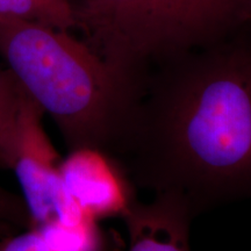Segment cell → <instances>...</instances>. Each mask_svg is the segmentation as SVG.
Returning a JSON list of instances; mask_svg holds the SVG:
<instances>
[{"mask_svg":"<svg viewBox=\"0 0 251 251\" xmlns=\"http://www.w3.org/2000/svg\"><path fill=\"white\" fill-rule=\"evenodd\" d=\"M174 57L227 41L251 20V0H159Z\"/></svg>","mask_w":251,"mask_h":251,"instance_id":"6","label":"cell"},{"mask_svg":"<svg viewBox=\"0 0 251 251\" xmlns=\"http://www.w3.org/2000/svg\"><path fill=\"white\" fill-rule=\"evenodd\" d=\"M69 151L61 161L59 172L72 201L97 221L124 218L137 199L134 181L120 159L89 147Z\"/></svg>","mask_w":251,"mask_h":251,"instance_id":"5","label":"cell"},{"mask_svg":"<svg viewBox=\"0 0 251 251\" xmlns=\"http://www.w3.org/2000/svg\"><path fill=\"white\" fill-rule=\"evenodd\" d=\"M0 21L35 23L63 30L77 27L70 0H0Z\"/></svg>","mask_w":251,"mask_h":251,"instance_id":"8","label":"cell"},{"mask_svg":"<svg viewBox=\"0 0 251 251\" xmlns=\"http://www.w3.org/2000/svg\"><path fill=\"white\" fill-rule=\"evenodd\" d=\"M0 55L69 150L120 155L143 83L114 70L69 30L41 24L0 21Z\"/></svg>","mask_w":251,"mask_h":251,"instance_id":"2","label":"cell"},{"mask_svg":"<svg viewBox=\"0 0 251 251\" xmlns=\"http://www.w3.org/2000/svg\"><path fill=\"white\" fill-rule=\"evenodd\" d=\"M8 228L12 229L14 227H12V226H9V225H6V224H4V222H0V237L11 234V231L8 233Z\"/></svg>","mask_w":251,"mask_h":251,"instance_id":"13","label":"cell"},{"mask_svg":"<svg viewBox=\"0 0 251 251\" xmlns=\"http://www.w3.org/2000/svg\"><path fill=\"white\" fill-rule=\"evenodd\" d=\"M75 11L84 42L130 79L174 57L159 0H83Z\"/></svg>","mask_w":251,"mask_h":251,"instance_id":"3","label":"cell"},{"mask_svg":"<svg viewBox=\"0 0 251 251\" xmlns=\"http://www.w3.org/2000/svg\"><path fill=\"white\" fill-rule=\"evenodd\" d=\"M23 86L11 71L0 70V170H6L5 142Z\"/></svg>","mask_w":251,"mask_h":251,"instance_id":"10","label":"cell"},{"mask_svg":"<svg viewBox=\"0 0 251 251\" xmlns=\"http://www.w3.org/2000/svg\"><path fill=\"white\" fill-rule=\"evenodd\" d=\"M0 222L12 227H31L29 214L24 199L0 186Z\"/></svg>","mask_w":251,"mask_h":251,"instance_id":"12","label":"cell"},{"mask_svg":"<svg viewBox=\"0 0 251 251\" xmlns=\"http://www.w3.org/2000/svg\"><path fill=\"white\" fill-rule=\"evenodd\" d=\"M118 158L192 218L251 199V46L224 41L157 65Z\"/></svg>","mask_w":251,"mask_h":251,"instance_id":"1","label":"cell"},{"mask_svg":"<svg viewBox=\"0 0 251 251\" xmlns=\"http://www.w3.org/2000/svg\"><path fill=\"white\" fill-rule=\"evenodd\" d=\"M0 251H61L43 236L39 228L0 237Z\"/></svg>","mask_w":251,"mask_h":251,"instance_id":"11","label":"cell"},{"mask_svg":"<svg viewBox=\"0 0 251 251\" xmlns=\"http://www.w3.org/2000/svg\"><path fill=\"white\" fill-rule=\"evenodd\" d=\"M128 251H191L192 215L180 203L164 197L137 200L124 218Z\"/></svg>","mask_w":251,"mask_h":251,"instance_id":"7","label":"cell"},{"mask_svg":"<svg viewBox=\"0 0 251 251\" xmlns=\"http://www.w3.org/2000/svg\"><path fill=\"white\" fill-rule=\"evenodd\" d=\"M47 240L61 251H101L102 235L98 221L85 219L78 222L52 220L36 227Z\"/></svg>","mask_w":251,"mask_h":251,"instance_id":"9","label":"cell"},{"mask_svg":"<svg viewBox=\"0 0 251 251\" xmlns=\"http://www.w3.org/2000/svg\"><path fill=\"white\" fill-rule=\"evenodd\" d=\"M42 108L23 87L5 144L6 169L14 172L23 191L30 228L52 220L77 222L92 219L72 201L63 187L59 172L62 158L45 129Z\"/></svg>","mask_w":251,"mask_h":251,"instance_id":"4","label":"cell"}]
</instances>
